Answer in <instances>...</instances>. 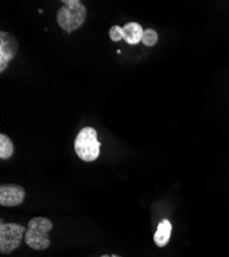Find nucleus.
<instances>
[{
  "mask_svg": "<svg viewBox=\"0 0 229 257\" xmlns=\"http://www.w3.org/2000/svg\"><path fill=\"white\" fill-rule=\"evenodd\" d=\"M53 229V222L46 217H35L28 223L25 242L33 250H45L50 247L49 232Z\"/></svg>",
  "mask_w": 229,
  "mask_h": 257,
  "instance_id": "2",
  "label": "nucleus"
},
{
  "mask_svg": "<svg viewBox=\"0 0 229 257\" xmlns=\"http://www.w3.org/2000/svg\"><path fill=\"white\" fill-rule=\"evenodd\" d=\"M15 152L12 140L5 134H0V159L8 160L13 157Z\"/></svg>",
  "mask_w": 229,
  "mask_h": 257,
  "instance_id": "9",
  "label": "nucleus"
},
{
  "mask_svg": "<svg viewBox=\"0 0 229 257\" xmlns=\"http://www.w3.org/2000/svg\"><path fill=\"white\" fill-rule=\"evenodd\" d=\"M111 257H120V256H118V255H112Z\"/></svg>",
  "mask_w": 229,
  "mask_h": 257,
  "instance_id": "13",
  "label": "nucleus"
},
{
  "mask_svg": "<svg viewBox=\"0 0 229 257\" xmlns=\"http://www.w3.org/2000/svg\"><path fill=\"white\" fill-rule=\"evenodd\" d=\"M26 228L17 223H2L0 225V252L9 254L19 248L25 237Z\"/></svg>",
  "mask_w": 229,
  "mask_h": 257,
  "instance_id": "4",
  "label": "nucleus"
},
{
  "mask_svg": "<svg viewBox=\"0 0 229 257\" xmlns=\"http://www.w3.org/2000/svg\"><path fill=\"white\" fill-rule=\"evenodd\" d=\"M123 38L127 44L131 46L138 45L140 41H142V37L144 34V30L142 26L136 22H131L124 25L122 27Z\"/></svg>",
  "mask_w": 229,
  "mask_h": 257,
  "instance_id": "7",
  "label": "nucleus"
},
{
  "mask_svg": "<svg viewBox=\"0 0 229 257\" xmlns=\"http://www.w3.org/2000/svg\"><path fill=\"white\" fill-rule=\"evenodd\" d=\"M172 232V224L168 219H163L159 222L154 233L153 240L158 247H164L169 243Z\"/></svg>",
  "mask_w": 229,
  "mask_h": 257,
  "instance_id": "8",
  "label": "nucleus"
},
{
  "mask_svg": "<svg viewBox=\"0 0 229 257\" xmlns=\"http://www.w3.org/2000/svg\"><path fill=\"white\" fill-rule=\"evenodd\" d=\"M25 199V189L17 184H5L0 186V205L16 207Z\"/></svg>",
  "mask_w": 229,
  "mask_h": 257,
  "instance_id": "6",
  "label": "nucleus"
},
{
  "mask_svg": "<svg viewBox=\"0 0 229 257\" xmlns=\"http://www.w3.org/2000/svg\"><path fill=\"white\" fill-rule=\"evenodd\" d=\"M101 257H111V256H109V255H102Z\"/></svg>",
  "mask_w": 229,
  "mask_h": 257,
  "instance_id": "12",
  "label": "nucleus"
},
{
  "mask_svg": "<svg viewBox=\"0 0 229 257\" xmlns=\"http://www.w3.org/2000/svg\"><path fill=\"white\" fill-rule=\"evenodd\" d=\"M157 40H158V34L155 30L153 29L144 30V34L142 37V42L144 46L153 47L154 45H156Z\"/></svg>",
  "mask_w": 229,
  "mask_h": 257,
  "instance_id": "10",
  "label": "nucleus"
},
{
  "mask_svg": "<svg viewBox=\"0 0 229 257\" xmlns=\"http://www.w3.org/2000/svg\"><path fill=\"white\" fill-rule=\"evenodd\" d=\"M18 52V42L14 35L8 32L0 33V72H4L10 61L15 58Z\"/></svg>",
  "mask_w": 229,
  "mask_h": 257,
  "instance_id": "5",
  "label": "nucleus"
},
{
  "mask_svg": "<svg viewBox=\"0 0 229 257\" xmlns=\"http://www.w3.org/2000/svg\"><path fill=\"white\" fill-rule=\"evenodd\" d=\"M57 13V22L64 31L70 33L85 23L87 8L79 0H65Z\"/></svg>",
  "mask_w": 229,
  "mask_h": 257,
  "instance_id": "1",
  "label": "nucleus"
},
{
  "mask_svg": "<svg viewBox=\"0 0 229 257\" xmlns=\"http://www.w3.org/2000/svg\"><path fill=\"white\" fill-rule=\"evenodd\" d=\"M100 146L97 131L92 126H86L80 130L74 143L76 155L85 162H93L98 159Z\"/></svg>",
  "mask_w": 229,
  "mask_h": 257,
  "instance_id": "3",
  "label": "nucleus"
},
{
  "mask_svg": "<svg viewBox=\"0 0 229 257\" xmlns=\"http://www.w3.org/2000/svg\"><path fill=\"white\" fill-rule=\"evenodd\" d=\"M109 36H110V39L112 41H119L121 40V38H123V32H122V28L115 25V26H112L109 30Z\"/></svg>",
  "mask_w": 229,
  "mask_h": 257,
  "instance_id": "11",
  "label": "nucleus"
}]
</instances>
